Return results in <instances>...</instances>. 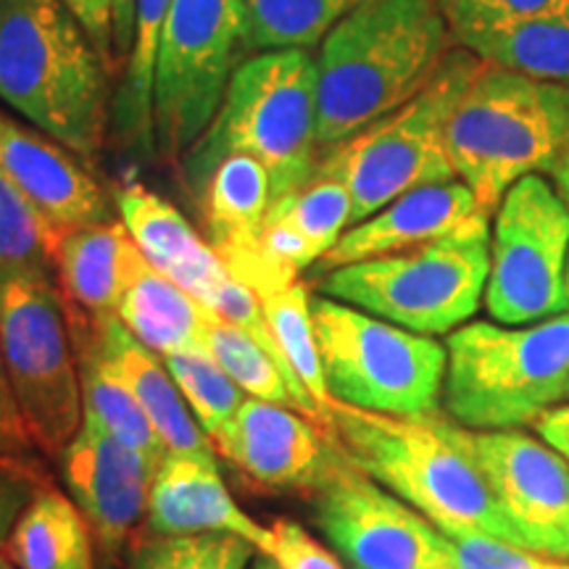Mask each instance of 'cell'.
Instances as JSON below:
<instances>
[{"label": "cell", "instance_id": "obj_6", "mask_svg": "<svg viewBox=\"0 0 569 569\" xmlns=\"http://www.w3.org/2000/svg\"><path fill=\"white\" fill-rule=\"evenodd\" d=\"M448 417L469 430H517L569 396V311L536 325L467 322L446 338Z\"/></svg>", "mask_w": 569, "mask_h": 569}, {"label": "cell", "instance_id": "obj_26", "mask_svg": "<svg viewBox=\"0 0 569 569\" xmlns=\"http://www.w3.org/2000/svg\"><path fill=\"white\" fill-rule=\"evenodd\" d=\"M3 549L17 569H96L98 553L88 519L53 482L27 503Z\"/></svg>", "mask_w": 569, "mask_h": 569}, {"label": "cell", "instance_id": "obj_21", "mask_svg": "<svg viewBox=\"0 0 569 569\" xmlns=\"http://www.w3.org/2000/svg\"><path fill=\"white\" fill-rule=\"evenodd\" d=\"M117 209L140 253L209 309L219 288L232 277L209 240L198 234L180 209L140 182L119 190Z\"/></svg>", "mask_w": 569, "mask_h": 569}, {"label": "cell", "instance_id": "obj_36", "mask_svg": "<svg viewBox=\"0 0 569 569\" xmlns=\"http://www.w3.org/2000/svg\"><path fill=\"white\" fill-rule=\"evenodd\" d=\"M453 32L569 13V0H436Z\"/></svg>", "mask_w": 569, "mask_h": 569}, {"label": "cell", "instance_id": "obj_24", "mask_svg": "<svg viewBox=\"0 0 569 569\" xmlns=\"http://www.w3.org/2000/svg\"><path fill=\"white\" fill-rule=\"evenodd\" d=\"M211 311L188 290L161 274L146 256L138 253L117 319L153 353L206 351V322Z\"/></svg>", "mask_w": 569, "mask_h": 569}, {"label": "cell", "instance_id": "obj_41", "mask_svg": "<svg viewBox=\"0 0 569 569\" xmlns=\"http://www.w3.org/2000/svg\"><path fill=\"white\" fill-rule=\"evenodd\" d=\"M71 17L82 24L92 46L98 48L109 71L117 69V48H113V6L111 0H59Z\"/></svg>", "mask_w": 569, "mask_h": 569}, {"label": "cell", "instance_id": "obj_29", "mask_svg": "<svg viewBox=\"0 0 569 569\" xmlns=\"http://www.w3.org/2000/svg\"><path fill=\"white\" fill-rule=\"evenodd\" d=\"M353 201L338 177L315 172L309 182L290 193L277 196L269 206L267 222L288 227L315 253L317 264L351 227Z\"/></svg>", "mask_w": 569, "mask_h": 569}, {"label": "cell", "instance_id": "obj_38", "mask_svg": "<svg viewBox=\"0 0 569 569\" xmlns=\"http://www.w3.org/2000/svg\"><path fill=\"white\" fill-rule=\"evenodd\" d=\"M269 538L264 551L282 569H348L336 551L311 536L290 517H277L267 525Z\"/></svg>", "mask_w": 569, "mask_h": 569}, {"label": "cell", "instance_id": "obj_37", "mask_svg": "<svg viewBox=\"0 0 569 569\" xmlns=\"http://www.w3.org/2000/svg\"><path fill=\"white\" fill-rule=\"evenodd\" d=\"M453 569H567V561L540 557L507 540L469 536L448 538Z\"/></svg>", "mask_w": 569, "mask_h": 569}, {"label": "cell", "instance_id": "obj_32", "mask_svg": "<svg viewBox=\"0 0 569 569\" xmlns=\"http://www.w3.org/2000/svg\"><path fill=\"white\" fill-rule=\"evenodd\" d=\"M206 351L246 396L303 411L296 390L267 348L211 311L206 322Z\"/></svg>", "mask_w": 569, "mask_h": 569}, {"label": "cell", "instance_id": "obj_25", "mask_svg": "<svg viewBox=\"0 0 569 569\" xmlns=\"http://www.w3.org/2000/svg\"><path fill=\"white\" fill-rule=\"evenodd\" d=\"M63 306H67L77 369H80L84 417L96 419L113 438L132 446L134 451L146 453L153 465H159L167 448H163L161 438L156 436L151 419L146 417V411L134 401L132 390L124 386L122 377L111 367V361L106 359L103 348L96 338L92 317L69 306L67 301H63Z\"/></svg>", "mask_w": 569, "mask_h": 569}, {"label": "cell", "instance_id": "obj_9", "mask_svg": "<svg viewBox=\"0 0 569 569\" xmlns=\"http://www.w3.org/2000/svg\"><path fill=\"white\" fill-rule=\"evenodd\" d=\"M330 398L388 417H436L448 351L436 338L327 296L311 298Z\"/></svg>", "mask_w": 569, "mask_h": 569}, {"label": "cell", "instance_id": "obj_46", "mask_svg": "<svg viewBox=\"0 0 569 569\" xmlns=\"http://www.w3.org/2000/svg\"><path fill=\"white\" fill-rule=\"evenodd\" d=\"M0 569H17V565H13L9 553H6L3 546H0Z\"/></svg>", "mask_w": 569, "mask_h": 569}, {"label": "cell", "instance_id": "obj_17", "mask_svg": "<svg viewBox=\"0 0 569 569\" xmlns=\"http://www.w3.org/2000/svg\"><path fill=\"white\" fill-rule=\"evenodd\" d=\"M0 174L59 234L113 219L103 188L77 153L6 111H0Z\"/></svg>", "mask_w": 569, "mask_h": 569}, {"label": "cell", "instance_id": "obj_16", "mask_svg": "<svg viewBox=\"0 0 569 569\" xmlns=\"http://www.w3.org/2000/svg\"><path fill=\"white\" fill-rule=\"evenodd\" d=\"M213 448L256 486L280 493H311L332 459V438L322 422L251 396Z\"/></svg>", "mask_w": 569, "mask_h": 569}, {"label": "cell", "instance_id": "obj_49", "mask_svg": "<svg viewBox=\"0 0 569 569\" xmlns=\"http://www.w3.org/2000/svg\"><path fill=\"white\" fill-rule=\"evenodd\" d=\"M567 401H569V396H567Z\"/></svg>", "mask_w": 569, "mask_h": 569}, {"label": "cell", "instance_id": "obj_18", "mask_svg": "<svg viewBox=\"0 0 569 569\" xmlns=\"http://www.w3.org/2000/svg\"><path fill=\"white\" fill-rule=\"evenodd\" d=\"M219 459L167 451L156 465L148 498L146 532L153 536H206L230 532L264 551L269 528L234 501L219 472Z\"/></svg>", "mask_w": 569, "mask_h": 569}, {"label": "cell", "instance_id": "obj_15", "mask_svg": "<svg viewBox=\"0 0 569 569\" xmlns=\"http://www.w3.org/2000/svg\"><path fill=\"white\" fill-rule=\"evenodd\" d=\"M465 438L525 549L569 561L567 459L519 430L465 427Z\"/></svg>", "mask_w": 569, "mask_h": 569}, {"label": "cell", "instance_id": "obj_43", "mask_svg": "<svg viewBox=\"0 0 569 569\" xmlns=\"http://www.w3.org/2000/svg\"><path fill=\"white\" fill-rule=\"evenodd\" d=\"M113 6V48L119 63L127 61L134 32V0H111Z\"/></svg>", "mask_w": 569, "mask_h": 569}, {"label": "cell", "instance_id": "obj_42", "mask_svg": "<svg viewBox=\"0 0 569 569\" xmlns=\"http://www.w3.org/2000/svg\"><path fill=\"white\" fill-rule=\"evenodd\" d=\"M536 432L543 438V443H549L553 451L561 453L569 461V401L559 403L549 411H543L536 422Z\"/></svg>", "mask_w": 569, "mask_h": 569}, {"label": "cell", "instance_id": "obj_11", "mask_svg": "<svg viewBox=\"0 0 569 569\" xmlns=\"http://www.w3.org/2000/svg\"><path fill=\"white\" fill-rule=\"evenodd\" d=\"M248 59L246 0H172L153 80V146L180 163L209 132L240 61Z\"/></svg>", "mask_w": 569, "mask_h": 569}, {"label": "cell", "instance_id": "obj_4", "mask_svg": "<svg viewBox=\"0 0 569 569\" xmlns=\"http://www.w3.org/2000/svg\"><path fill=\"white\" fill-rule=\"evenodd\" d=\"M230 153L264 163L274 198L315 177L322 148L317 146V56L309 48L261 51L240 61L209 132L182 159L190 193L201 198L211 172Z\"/></svg>", "mask_w": 569, "mask_h": 569}, {"label": "cell", "instance_id": "obj_35", "mask_svg": "<svg viewBox=\"0 0 569 569\" xmlns=\"http://www.w3.org/2000/svg\"><path fill=\"white\" fill-rule=\"evenodd\" d=\"M59 232L0 174V272H51Z\"/></svg>", "mask_w": 569, "mask_h": 569}, {"label": "cell", "instance_id": "obj_48", "mask_svg": "<svg viewBox=\"0 0 569 569\" xmlns=\"http://www.w3.org/2000/svg\"><path fill=\"white\" fill-rule=\"evenodd\" d=\"M567 569H569V561H567Z\"/></svg>", "mask_w": 569, "mask_h": 569}, {"label": "cell", "instance_id": "obj_20", "mask_svg": "<svg viewBox=\"0 0 569 569\" xmlns=\"http://www.w3.org/2000/svg\"><path fill=\"white\" fill-rule=\"evenodd\" d=\"M272 198L269 169L246 153H230L219 161L201 196L206 240L227 272L251 290L261 280L259 238Z\"/></svg>", "mask_w": 569, "mask_h": 569}, {"label": "cell", "instance_id": "obj_19", "mask_svg": "<svg viewBox=\"0 0 569 569\" xmlns=\"http://www.w3.org/2000/svg\"><path fill=\"white\" fill-rule=\"evenodd\" d=\"M480 217L488 213L480 209L478 198L461 180L422 184L398 196L365 222L353 224L317 267L327 274L375 256L409 251L457 232Z\"/></svg>", "mask_w": 569, "mask_h": 569}, {"label": "cell", "instance_id": "obj_40", "mask_svg": "<svg viewBox=\"0 0 569 569\" xmlns=\"http://www.w3.org/2000/svg\"><path fill=\"white\" fill-rule=\"evenodd\" d=\"M32 453L40 451L27 427L24 411L19 407V398L6 372L3 353H0V457H32Z\"/></svg>", "mask_w": 569, "mask_h": 569}, {"label": "cell", "instance_id": "obj_39", "mask_svg": "<svg viewBox=\"0 0 569 569\" xmlns=\"http://www.w3.org/2000/svg\"><path fill=\"white\" fill-rule=\"evenodd\" d=\"M51 480L48 469L32 457H0V546L6 543L9 532L27 503L32 501L40 488Z\"/></svg>", "mask_w": 569, "mask_h": 569}, {"label": "cell", "instance_id": "obj_12", "mask_svg": "<svg viewBox=\"0 0 569 569\" xmlns=\"http://www.w3.org/2000/svg\"><path fill=\"white\" fill-rule=\"evenodd\" d=\"M569 206L546 177L511 184L496 209L490 232L488 315L507 327L536 325L567 315Z\"/></svg>", "mask_w": 569, "mask_h": 569}, {"label": "cell", "instance_id": "obj_31", "mask_svg": "<svg viewBox=\"0 0 569 569\" xmlns=\"http://www.w3.org/2000/svg\"><path fill=\"white\" fill-rule=\"evenodd\" d=\"M248 56L315 48L359 0H246Z\"/></svg>", "mask_w": 569, "mask_h": 569}, {"label": "cell", "instance_id": "obj_3", "mask_svg": "<svg viewBox=\"0 0 569 569\" xmlns=\"http://www.w3.org/2000/svg\"><path fill=\"white\" fill-rule=\"evenodd\" d=\"M0 101L84 161L109 127V67L59 0H0Z\"/></svg>", "mask_w": 569, "mask_h": 569}, {"label": "cell", "instance_id": "obj_2", "mask_svg": "<svg viewBox=\"0 0 569 569\" xmlns=\"http://www.w3.org/2000/svg\"><path fill=\"white\" fill-rule=\"evenodd\" d=\"M332 443L356 469L419 511L446 538H496L525 549L469 451L465 427L436 417H388L330 401Z\"/></svg>", "mask_w": 569, "mask_h": 569}, {"label": "cell", "instance_id": "obj_10", "mask_svg": "<svg viewBox=\"0 0 569 569\" xmlns=\"http://www.w3.org/2000/svg\"><path fill=\"white\" fill-rule=\"evenodd\" d=\"M0 353L34 446L56 459L82 427L80 369L51 272H0Z\"/></svg>", "mask_w": 569, "mask_h": 569}, {"label": "cell", "instance_id": "obj_13", "mask_svg": "<svg viewBox=\"0 0 569 569\" xmlns=\"http://www.w3.org/2000/svg\"><path fill=\"white\" fill-rule=\"evenodd\" d=\"M309 498L315 525L348 569H453L443 532L356 469L336 443Z\"/></svg>", "mask_w": 569, "mask_h": 569}, {"label": "cell", "instance_id": "obj_34", "mask_svg": "<svg viewBox=\"0 0 569 569\" xmlns=\"http://www.w3.org/2000/svg\"><path fill=\"white\" fill-rule=\"evenodd\" d=\"M163 365L172 372L177 388L213 446L248 396L234 386L232 377L211 359L209 351L163 356Z\"/></svg>", "mask_w": 569, "mask_h": 569}, {"label": "cell", "instance_id": "obj_45", "mask_svg": "<svg viewBox=\"0 0 569 569\" xmlns=\"http://www.w3.org/2000/svg\"><path fill=\"white\" fill-rule=\"evenodd\" d=\"M251 569H282V567L277 565L272 557H267V553H256Z\"/></svg>", "mask_w": 569, "mask_h": 569}, {"label": "cell", "instance_id": "obj_27", "mask_svg": "<svg viewBox=\"0 0 569 569\" xmlns=\"http://www.w3.org/2000/svg\"><path fill=\"white\" fill-rule=\"evenodd\" d=\"M453 42L486 63L569 84V13L453 32Z\"/></svg>", "mask_w": 569, "mask_h": 569}, {"label": "cell", "instance_id": "obj_28", "mask_svg": "<svg viewBox=\"0 0 569 569\" xmlns=\"http://www.w3.org/2000/svg\"><path fill=\"white\" fill-rule=\"evenodd\" d=\"M172 0H134V32L127 53L122 88L113 103V122L132 148L142 153L153 146V80L163 24Z\"/></svg>", "mask_w": 569, "mask_h": 569}, {"label": "cell", "instance_id": "obj_8", "mask_svg": "<svg viewBox=\"0 0 569 569\" xmlns=\"http://www.w3.org/2000/svg\"><path fill=\"white\" fill-rule=\"evenodd\" d=\"M482 59L451 48L419 96L332 148H322L319 174L338 177L353 201L351 227L422 184L457 180L446 148V124ZM348 227V230H351Z\"/></svg>", "mask_w": 569, "mask_h": 569}, {"label": "cell", "instance_id": "obj_23", "mask_svg": "<svg viewBox=\"0 0 569 569\" xmlns=\"http://www.w3.org/2000/svg\"><path fill=\"white\" fill-rule=\"evenodd\" d=\"M140 248L122 219L61 232L53 277L63 301L92 317H117Z\"/></svg>", "mask_w": 569, "mask_h": 569}, {"label": "cell", "instance_id": "obj_5", "mask_svg": "<svg viewBox=\"0 0 569 569\" xmlns=\"http://www.w3.org/2000/svg\"><path fill=\"white\" fill-rule=\"evenodd\" d=\"M569 146V84L480 63L446 124L448 159L493 213L511 184L551 172Z\"/></svg>", "mask_w": 569, "mask_h": 569}, {"label": "cell", "instance_id": "obj_1", "mask_svg": "<svg viewBox=\"0 0 569 569\" xmlns=\"http://www.w3.org/2000/svg\"><path fill=\"white\" fill-rule=\"evenodd\" d=\"M451 46L436 0H359L319 42L317 146H338L409 103Z\"/></svg>", "mask_w": 569, "mask_h": 569}, {"label": "cell", "instance_id": "obj_22", "mask_svg": "<svg viewBox=\"0 0 569 569\" xmlns=\"http://www.w3.org/2000/svg\"><path fill=\"white\" fill-rule=\"evenodd\" d=\"M92 327H96V338L106 359L111 361L124 386L132 390L134 401L151 419L163 448L172 453H188V457L219 459L217 448L198 425L161 356L142 346L117 317H92Z\"/></svg>", "mask_w": 569, "mask_h": 569}, {"label": "cell", "instance_id": "obj_7", "mask_svg": "<svg viewBox=\"0 0 569 569\" xmlns=\"http://www.w3.org/2000/svg\"><path fill=\"white\" fill-rule=\"evenodd\" d=\"M490 272L488 217L409 251L356 261L319 290L419 336H451L478 315Z\"/></svg>", "mask_w": 569, "mask_h": 569}, {"label": "cell", "instance_id": "obj_14", "mask_svg": "<svg viewBox=\"0 0 569 569\" xmlns=\"http://www.w3.org/2000/svg\"><path fill=\"white\" fill-rule=\"evenodd\" d=\"M53 461L67 496L88 519L101 559L124 565L146 532L153 461L90 417Z\"/></svg>", "mask_w": 569, "mask_h": 569}, {"label": "cell", "instance_id": "obj_44", "mask_svg": "<svg viewBox=\"0 0 569 569\" xmlns=\"http://www.w3.org/2000/svg\"><path fill=\"white\" fill-rule=\"evenodd\" d=\"M551 180H553V188H557V193L565 198V203L569 206V146L565 148V153L559 156V161L551 167Z\"/></svg>", "mask_w": 569, "mask_h": 569}, {"label": "cell", "instance_id": "obj_47", "mask_svg": "<svg viewBox=\"0 0 569 569\" xmlns=\"http://www.w3.org/2000/svg\"><path fill=\"white\" fill-rule=\"evenodd\" d=\"M567 290H569V261H567Z\"/></svg>", "mask_w": 569, "mask_h": 569}, {"label": "cell", "instance_id": "obj_30", "mask_svg": "<svg viewBox=\"0 0 569 569\" xmlns=\"http://www.w3.org/2000/svg\"><path fill=\"white\" fill-rule=\"evenodd\" d=\"M311 298L315 296L309 293V288L301 280H293L284 288L259 296V301L290 372L296 375L306 393L322 407L327 417V407H330L332 398L327 390L322 356H319Z\"/></svg>", "mask_w": 569, "mask_h": 569}, {"label": "cell", "instance_id": "obj_33", "mask_svg": "<svg viewBox=\"0 0 569 569\" xmlns=\"http://www.w3.org/2000/svg\"><path fill=\"white\" fill-rule=\"evenodd\" d=\"M251 543L230 532L206 536H153L142 532L122 569H251Z\"/></svg>", "mask_w": 569, "mask_h": 569}]
</instances>
